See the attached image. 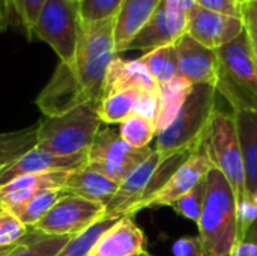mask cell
Instances as JSON below:
<instances>
[{
    "instance_id": "484cf974",
    "label": "cell",
    "mask_w": 257,
    "mask_h": 256,
    "mask_svg": "<svg viewBox=\"0 0 257 256\" xmlns=\"http://www.w3.org/2000/svg\"><path fill=\"white\" fill-rule=\"evenodd\" d=\"M69 240L71 237L45 235L29 229L27 235L15 244L9 256H56Z\"/></svg>"
},
{
    "instance_id": "74e56055",
    "label": "cell",
    "mask_w": 257,
    "mask_h": 256,
    "mask_svg": "<svg viewBox=\"0 0 257 256\" xmlns=\"http://www.w3.org/2000/svg\"><path fill=\"white\" fill-rule=\"evenodd\" d=\"M242 21L257 54V6L253 2L242 6Z\"/></svg>"
},
{
    "instance_id": "f35d334b",
    "label": "cell",
    "mask_w": 257,
    "mask_h": 256,
    "mask_svg": "<svg viewBox=\"0 0 257 256\" xmlns=\"http://www.w3.org/2000/svg\"><path fill=\"white\" fill-rule=\"evenodd\" d=\"M12 20H17L14 11V0H0V30H5Z\"/></svg>"
},
{
    "instance_id": "8992f818",
    "label": "cell",
    "mask_w": 257,
    "mask_h": 256,
    "mask_svg": "<svg viewBox=\"0 0 257 256\" xmlns=\"http://www.w3.org/2000/svg\"><path fill=\"white\" fill-rule=\"evenodd\" d=\"M203 145L212 167L221 172L232 187L236 204L242 202L247 198L245 166L232 112H221L217 109Z\"/></svg>"
},
{
    "instance_id": "5bb4252c",
    "label": "cell",
    "mask_w": 257,
    "mask_h": 256,
    "mask_svg": "<svg viewBox=\"0 0 257 256\" xmlns=\"http://www.w3.org/2000/svg\"><path fill=\"white\" fill-rule=\"evenodd\" d=\"M242 18L212 12L197 6L190 15L187 33L202 45L218 50L244 32Z\"/></svg>"
},
{
    "instance_id": "4fadbf2b",
    "label": "cell",
    "mask_w": 257,
    "mask_h": 256,
    "mask_svg": "<svg viewBox=\"0 0 257 256\" xmlns=\"http://www.w3.org/2000/svg\"><path fill=\"white\" fill-rule=\"evenodd\" d=\"M161 161V154L154 148L152 152L136 166L119 184L113 199L105 207V216L123 217L134 216V208L146 198L151 178Z\"/></svg>"
},
{
    "instance_id": "d6986e66",
    "label": "cell",
    "mask_w": 257,
    "mask_h": 256,
    "mask_svg": "<svg viewBox=\"0 0 257 256\" xmlns=\"http://www.w3.org/2000/svg\"><path fill=\"white\" fill-rule=\"evenodd\" d=\"M128 89H137L140 92H160V86L140 59L123 60L117 56L108 66L102 97Z\"/></svg>"
},
{
    "instance_id": "f1b7e54d",
    "label": "cell",
    "mask_w": 257,
    "mask_h": 256,
    "mask_svg": "<svg viewBox=\"0 0 257 256\" xmlns=\"http://www.w3.org/2000/svg\"><path fill=\"white\" fill-rule=\"evenodd\" d=\"M63 190L62 189H47L39 192L38 195H35L18 213V219L27 226L32 228L35 226L51 208L53 205L63 196Z\"/></svg>"
},
{
    "instance_id": "7c38bea8",
    "label": "cell",
    "mask_w": 257,
    "mask_h": 256,
    "mask_svg": "<svg viewBox=\"0 0 257 256\" xmlns=\"http://www.w3.org/2000/svg\"><path fill=\"white\" fill-rule=\"evenodd\" d=\"M188 21V14L172 8L163 0L148 24L130 44L128 50L151 51L164 45L175 44L182 35L187 33Z\"/></svg>"
},
{
    "instance_id": "ab89813d",
    "label": "cell",
    "mask_w": 257,
    "mask_h": 256,
    "mask_svg": "<svg viewBox=\"0 0 257 256\" xmlns=\"http://www.w3.org/2000/svg\"><path fill=\"white\" fill-rule=\"evenodd\" d=\"M229 256H257V246L248 243H236Z\"/></svg>"
},
{
    "instance_id": "f6af8a7d",
    "label": "cell",
    "mask_w": 257,
    "mask_h": 256,
    "mask_svg": "<svg viewBox=\"0 0 257 256\" xmlns=\"http://www.w3.org/2000/svg\"><path fill=\"white\" fill-rule=\"evenodd\" d=\"M251 2H253V3H254V5L257 6V0H251Z\"/></svg>"
},
{
    "instance_id": "60d3db41",
    "label": "cell",
    "mask_w": 257,
    "mask_h": 256,
    "mask_svg": "<svg viewBox=\"0 0 257 256\" xmlns=\"http://www.w3.org/2000/svg\"><path fill=\"white\" fill-rule=\"evenodd\" d=\"M241 243H248V244L257 246V222L248 229V232L245 234V237H244V240Z\"/></svg>"
},
{
    "instance_id": "ee69618b",
    "label": "cell",
    "mask_w": 257,
    "mask_h": 256,
    "mask_svg": "<svg viewBox=\"0 0 257 256\" xmlns=\"http://www.w3.org/2000/svg\"><path fill=\"white\" fill-rule=\"evenodd\" d=\"M140 256H151V255H149V252H145L143 255H140Z\"/></svg>"
},
{
    "instance_id": "44dd1931",
    "label": "cell",
    "mask_w": 257,
    "mask_h": 256,
    "mask_svg": "<svg viewBox=\"0 0 257 256\" xmlns=\"http://www.w3.org/2000/svg\"><path fill=\"white\" fill-rule=\"evenodd\" d=\"M119 189V183L93 170L89 166L72 170L63 186V193L74 195L107 207Z\"/></svg>"
},
{
    "instance_id": "f546056e",
    "label": "cell",
    "mask_w": 257,
    "mask_h": 256,
    "mask_svg": "<svg viewBox=\"0 0 257 256\" xmlns=\"http://www.w3.org/2000/svg\"><path fill=\"white\" fill-rule=\"evenodd\" d=\"M206 190H208V181L205 178L193 190H190L187 195L179 198L172 205V208L181 217L191 220L197 225V222L202 216V211H203V205H205V199H206Z\"/></svg>"
},
{
    "instance_id": "7a4b0ae2",
    "label": "cell",
    "mask_w": 257,
    "mask_h": 256,
    "mask_svg": "<svg viewBox=\"0 0 257 256\" xmlns=\"http://www.w3.org/2000/svg\"><path fill=\"white\" fill-rule=\"evenodd\" d=\"M202 216L197 222L199 237L208 256H229L238 243L236 198L221 172L211 169Z\"/></svg>"
},
{
    "instance_id": "e575fe53",
    "label": "cell",
    "mask_w": 257,
    "mask_h": 256,
    "mask_svg": "<svg viewBox=\"0 0 257 256\" xmlns=\"http://www.w3.org/2000/svg\"><path fill=\"white\" fill-rule=\"evenodd\" d=\"M172 252L175 256H208L199 235H185L178 238L172 246Z\"/></svg>"
},
{
    "instance_id": "30bf717a",
    "label": "cell",
    "mask_w": 257,
    "mask_h": 256,
    "mask_svg": "<svg viewBox=\"0 0 257 256\" xmlns=\"http://www.w3.org/2000/svg\"><path fill=\"white\" fill-rule=\"evenodd\" d=\"M178 59V75L194 84L218 86L220 81V59L215 50H211L188 33L182 35L175 44Z\"/></svg>"
},
{
    "instance_id": "9c48e42d",
    "label": "cell",
    "mask_w": 257,
    "mask_h": 256,
    "mask_svg": "<svg viewBox=\"0 0 257 256\" xmlns=\"http://www.w3.org/2000/svg\"><path fill=\"white\" fill-rule=\"evenodd\" d=\"M105 216V207L74 195H63L32 228L45 235L75 237Z\"/></svg>"
},
{
    "instance_id": "ac0fdd59",
    "label": "cell",
    "mask_w": 257,
    "mask_h": 256,
    "mask_svg": "<svg viewBox=\"0 0 257 256\" xmlns=\"http://www.w3.org/2000/svg\"><path fill=\"white\" fill-rule=\"evenodd\" d=\"M163 0H122L114 17V45L117 54L126 51L134 38L152 18Z\"/></svg>"
},
{
    "instance_id": "d6a6232c",
    "label": "cell",
    "mask_w": 257,
    "mask_h": 256,
    "mask_svg": "<svg viewBox=\"0 0 257 256\" xmlns=\"http://www.w3.org/2000/svg\"><path fill=\"white\" fill-rule=\"evenodd\" d=\"M45 2L47 0H14V11H15L17 21L24 27L29 38H30L33 24L42 6L45 5Z\"/></svg>"
},
{
    "instance_id": "603a6c76",
    "label": "cell",
    "mask_w": 257,
    "mask_h": 256,
    "mask_svg": "<svg viewBox=\"0 0 257 256\" xmlns=\"http://www.w3.org/2000/svg\"><path fill=\"white\" fill-rule=\"evenodd\" d=\"M139 95L140 91L128 89L102 97L96 106V112L101 122L105 125L122 124L126 118H130L134 113Z\"/></svg>"
},
{
    "instance_id": "ffe728a7",
    "label": "cell",
    "mask_w": 257,
    "mask_h": 256,
    "mask_svg": "<svg viewBox=\"0 0 257 256\" xmlns=\"http://www.w3.org/2000/svg\"><path fill=\"white\" fill-rule=\"evenodd\" d=\"M232 113L244 157L247 198L257 201V109L242 106L232 109Z\"/></svg>"
},
{
    "instance_id": "4316f807",
    "label": "cell",
    "mask_w": 257,
    "mask_h": 256,
    "mask_svg": "<svg viewBox=\"0 0 257 256\" xmlns=\"http://www.w3.org/2000/svg\"><path fill=\"white\" fill-rule=\"evenodd\" d=\"M120 217H110L104 216L99 219L96 223H93L90 228L83 231L81 234L72 237L56 256H89L93 246L99 240V237L110 228L113 226Z\"/></svg>"
},
{
    "instance_id": "6da1fadb",
    "label": "cell",
    "mask_w": 257,
    "mask_h": 256,
    "mask_svg": "<svg viewBox=\"0 0 257 256\" xmlns=\"http://www.w3.org/2000/svg\"><path fill=\"white\" fill-rule=\"evenodd\" d=\"M116 57L114 18L98 23L81 21L72 59L59 62L38 95L36 106L44 116H59L86 103L98 104L108 66Z\"/></svg>"
},
{
    "instance_id": "bcb514c9",
    "label": "cell",
    "mask_w": 257,
    "mask_h": 256,
    "mask_svg": "<svg viewBox=\"0 0 257 256\" xmlns=\"http://www.w3.org/2000/svg\"><path fill=\"white\" fill-rule=\"evenodd\" d=\"M75 2H78V0H75Z\"/></svg>"
},
{
    "instance_id": "d590c367",
    "label": "cell",
    "mask_w": 257,
    "mask_h": 256,
    "mask_svg": "<svg viewBox=\"0 0 257 256\" xmlns=\"http://www.w3.org/2000/svg\"><path fill=\"white\" fill-rule=\"evenodd\" d=\"M134 113L155 122L158 115V92H140L134 107Z\"/></svg>"
},
{
    "instance_id": "836d02e7",
    "label": "cell",
    "mask_w": 257,
    "mask_h": 256,
    "mask_svg": "<svg viewBox=\"0 0 257 256\" xmlns=\"http://www.w3.org/2000/svg\"><path fill=\"white\" fill-rule=\"evenodd\" d=\"M236 219H238V243H241L248 232V229L257 222V201L245 198L242 202L236 204Z\"/></svg>"
},
{
    "instance_id": "277c9868",
    "label": "cell",
    "mask_w": 257,
    "mask_h": 256,
    "mask_svg": "<svg viewBox=\"0 0 257 256\" xmlns=\"http://www.w3.org/2000/svg\"><path fill=\"white\" fill-rule=\"evenodd\" d=\"M217 88L211 84H194L172 124L157 133L155 149L161 155H169L202 145L217 112Z\"/></svg>"
},
{
    "instance_id": "2e32d148",
    "label": "cell",
    "mask_w": 257,
    "mask_h": 256,
    "mask_svg": "<svg viewBox=\"0 0 257 256\" xmlns=\"http://www.w3.org/2000/svg\"><path fill=\"white\" fill-rule=\"evenodd\" d=\"M69 170L23 175L0 186V210L18 213L35 195L47 189H62Z\"/></svg>"
},
{
    "instance_id": "7bdbcfd3",
    "label": "cell",
    "mask_w": 257,
    "mask_h": 256,
    "mask_svg": "<svg viewBox=\"0 0 257 256\" xmlns=\"http://www.w3.org/2000/svg\"><path fill=\"white\" fill-rule=\"evenodd\" d=\"M236 2H238L239 5H242V6H244V5H247V3H250L251 0H236Z\"/></svg>"
},
{
    "instance_id": "9a60e30c",
    "label": "cell",
    "mask_w": 257,
    "mask_h": 256,
    "mask_svg": "<svg viewBox=\"0 0 257 256\" xmlns=\"http://www.w3.org/2000/svg\"><path fill=\"white\" fill-rule=\"evenodd\" d=\"M89 152L77 154V155H56L39 148H33L26 152L21 158H18L14 164L8 166L0 172V186L9 183L14 178L23 175H35V174H48L59 170H77L87 166Z\"/></svg>"
},
{
    "instance_id": "4dcf8cb0",
    "label": "cell",
    "mask_w": 257,
    "mask_h": 256,
    "mask_svg": "<svg viewBox=\"0 0 257 256\" xmlns=\"http://www.w3.org/2000/svg\"><path fill=\"white\" fill-rule=\"evenodd\" d=\"M122 0H78V14L81 21L98 23L116 17Z\"/></svg>"
},
{
    "instance_id": "1f68e13d",
    "label": "cell",
    "mask_w": 257,
    "mask_h": 256,
    "mask_svg": "<svg viewBox=\"0 0 257 256\" xmlns=\"http://www.w3.org/2000/svg\"><path fill=\"white\" fill-rule=\"evenodd\" d=\"M29 232V228L12 211L0 210V247L18 244Z\"/></svg>"
},
{
    "instance_id": "8fae6325",
    "label": "cell",
    "mask_w": 257,
    "mask_h": 256,
    "mask_svg": "<svg viewBox=\"0 0 257 256\" xmlns=\"http://www.w3.org/2000/svg\"><path fill=\"white\" fill-rule=\"evenodd\" d=\"M211 169L212 164L206 154L205 145L202 143V146L196 149L191 154V157L173 174L169 183L158 193H155L151 199H148L139 207V211L158 208V207H172L179 198L187 195L200 181H203Z\"/></svg>"
},
{
    "instance_id": "83f0119b",
    "label": "cell",
    "mask_w": 257,
    "mask_h": 256,
    "mask_svg": "<svg viewBox=\"0 0 257 256\" xmlns=\"http://www.w3.org/2000/svg\"><path fill=\"white\" fill-rule=\"evenodd\" d=\"M119 134L133 148H148L157 137V124L133 113L122 124H119Z\"/></svg>"
},
{
    "instance_id": "ba28073f",
    "label": "cell",
    "mask_w": 257,
    "mask_h": 256,
    "mask_svg": "<svg viewBox=\"0 0 257 256\" xmlns=\"http://www.w3.org/2000/svg\"><path fill=\"white\" fill-rule=\"evenodd\" d=\"M152 149L151 146L142 149L133 148L120 137L119 131L110 127H101L90 145L87 166L120 184Z\"/></svg>"
},
{
    "instance_id": "3957f363",
    "label": "cell",
    "mask_w": 257,
    "mask_h": 256,
    "mask_svg": "<svg viewBox=\"0 0 257 256\" xmlns=\"http://www.w3.org/2000/svg\"><path fill=\"white\" fill-rule=\"evenodd\" d=\"M95 103H86L59 116H44L36 124V148L56 155L89 152L102 122Z\"/></svg>"
},
{
    "instance_id": "7402d4cb",
    "label": "cell",
    "mask_w": 257,
    "mask_h": 256,
    "mask_svg": "<svg viewBox=\"0 0 257 256\" xmlns=\"http://www.w3.org/2000/svg\"><path fill=\"white\" fill-rule=\"evenodd\" d=\"M193 84L188 83L182 77H176L172 81L160 86L158 92V115H157V133L167 128L178 112L181 110L182 104L185 103L188 94L191 92Z\"/></svg>"
},
{
    "instance_id": "cb8c5ba5",
    "label": "cell",
    "mask_w": 257,
    "mask_h": 256,
    "mask_svg": "<svg viewBox=\"0 0 257 256\" xmlns=\"http://www.w3.org/2000/svg\"><path fill=\"white\" fill-rule=\"evenodd\" d=\"M36 146V125L0 133V172Z\"/></svg>"
},
{
    "instance_id": "52a82bcc",
    "label": "cell",
    "mask_w": 257,
    "mask_h": 256,
    "mask_svg": "<svg viewBox=\"0 0 257 256\" xmlns=\"http://www.w3.org/2000/svg\"><path fill=\"white\" fill-rule=\"evenodd\" d=\"M81 18L75 0H47L42 6L32 33L48 44L60 62H69L75 53Z\"/></svg>"
},
{
    "instance_id": "8d00e7d4",
    "label": "cell",
    "mask_w": 257,
    "mask_h": 256,
    "mask_svg": "<svg viewBox=\"0 0 257 256\" xmlns=\"http://www.w3.org/2000/svg\"><path fill=\"white\" fill-rule=\"evenodd\" d=\"M196 3L197 6L212 12L242 18V5H239L236 0H196Z\"/></svg>"
},
{
    "instance_id": "b9f144b4",
    "label": "cell",
    "mask_w": 257,
    "mask_h": 256,
    "mask_svg": "<svg viewBox=\"0 0 257 256\" xmlns=\"http://www.w3.org/2000/svg\"><path fill=\"white\" fill-rule=\"evenodd\" d=\"M15 246H9V247H0V256H9Z\"/></svg>"
},
{
    "instance_id": "5b68a950",
    "label": "cell",
    "mask_w": 257,
    "mask_h": 256,
    "mask_svg": "<svg viewBox=\"0 0 257 256\" xmlns=\"http://www.w3.org/2000/svg\"><path fill=\"white\" fill-rule=\"evenodd\" d=\"M215 51L221 66L218 95H223L232 109L242 106L257 109V54L245 29Z\"/></svg>"
},
{
    "instance_id": "d4e9b609",
    "label": "cell",
    "mask_w": 257,
    "mask_h": 256,
    "mask_svg": "<svg viewBox=\"0 0 257 256\" xmlns=\"http://www.w3.org/2000/svg\"><path fill=\"white\" fill-rule=\"evenodd\" d=\"M139 59L148 68L158 86H163L178 77V59L173 44L146 51Z\"/></svg>"
},
{
    "instance_id": "e0dca14e",
    "label": "cell",
    "mask_w": 257,
    "mask_h": 256,
    "mask_svg": "<svg viewBox=\"0 0 257 256\" xmlns=\"http://www.w3.org/2000/svg\"><path fill=\"white\" fill-rule=\"evenodd\" d=\"M146 250V237L130 216L120 217L96 241L89 256H140Z\"/></svg>"
}]
</instances>
